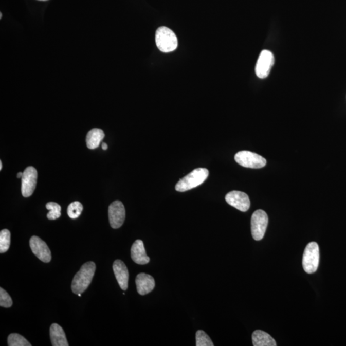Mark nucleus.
<instances>
[{"mask_svg":"<svg viewBox=\"0 0 346 346\" xmlns=\"http://www.w3.org/2000/svg\"><path fill=\"white\" fill-rule=\"evenodd\" d=\"M95 270L96 264L93 262H88L82 265L72 282L71 288L75 295H78L86 290L92 282Z\"/></svg>","mask_w":346,"mask_h":346,"instance_id":"nucleus-1","label":"nucleus"},{"mask_svg":"<svg viewBox=\"0 0 346 346\" xmlns=\"http://www.w3.org/2000/svg\"><path fill=\"white\" fill-rule=\"evenodd\" d=\"M209 175L206 168H197L181 178L176 184L175 189L178 192H186L202 185Z\"/></svg>","mask_w":346,"mask_h":346,"instance_id":"nucleus-2","label":"nucleus"},{"mask_svg":"<svg viewBox=\"0 0 346 346\" xmlns=\"http://www.w3.org/2000/svg\"><path fill=\"white\" fill-rule=\"evenodd\" d=\"M155 42L159 50L163 53L172 52L178 47V39L170 28H158L155 34Z\"/></svg>","mask_w":346,"mask_h":346,"instance_id":"nucleus-3","label":"nucleus"},{"mask_svg":"<svg viewBox=\"0 0 346 346\" xmlns=\"http://www.w3.org/2000/svg\"><path fill=\"white\" fill-rule=\"evenodd\" d=\"M319 263V248L315 242L309 243L304 249L303 257V267L308 274L316 272Z\"/></svg>","mask_w":346,"mask_h":346,"instance_id":"nucleus-4","label":"nucleus"},{"mask_svg":"<svg viewBox=\"0 0 346 346\" xmlns=\"http://www.w3.org/2000/svg\"><path fill=\"white\" fill-rule=\"evenodd\" d=\"M235 160L239 165L244 168L259 169L266 165L267 161L264 157L249 151H241L235 155Z\"/></svg>","mask_w":346,"mask_h":346,"instance_id":"nucleus-5","label":"nucleus"},{"mask_svg":"<svg viewBox=\"0 0 346 346\" xmlns=\"http://www.w3.org/2000/svg\"><path fill=\"white\" fill-rule=\"evenodd\" d=\"M268 225V216L266 212L262 210H257L252 215L251 229L252 236L256 241H260L264 238Z\"/></svg>","mask_w":346,"mask_h":346,"instance_id":"nucleus-6","label":"nucleus"},{"mask_svg":"<svg viewBox=\"0 0 346 346\" xmlns=\"http://www.w3.org/2000/svg\"><path fill=\"white\" fill-rule=\"evenodd\" d=\"M274 62L275 57L272 52L269 50H263L260 54L256 64L257 76L260 79L267 78L274 65Z\"/></svg>","mask_w":346,"mask_h":346,"instance_id":"nucleus-7","label":"nucleus"},{"mask_svg":"<svg viewBox=\"0 0 346 346\" xmlns=\"http://www.w3.org/2000/svg\"><path fill=\"white\" fill-rule=\"evenodd\" d=\"M22 192L25 197L32 196L35 191L38 180V171L30 166L25 169L22 176Z\"/></svg>","mask_w":346,"mask_h":346,"instance_id":"nucleus-8","label":"nucleus"},{"mask_svg":"<svg viewBox=\"0 0 346 346\" xmlns=\"http://www.w3.org/2000/svg\"><path fill=\"white\" fill-rule=\"evenodd\" d=\"M126 212L123 203L115 201L112 203L108 208V217L112 228L117 229L123 225L125 220Z\"/></svg>","mask_w":346,"mask_h":346,"instance_id":"nucleus-9","label":"nucleus"},{"mask_svg":"<svg viewBox=\"0 0 346 346\" xmlns=\"http://www.w3.org/2000/svg\"><path fill=\"white\" fill-rule=\"evenodd\" d=\"M226 202L231 206L241 212H246L250 207V200L248 195L243 192L233 191L229 192L225 197Z\"/></svg>","mask_w":346,"mask_h":346,"instance_id":"nucleus-10","label":"nucleus"},{"mask_svg":"<svg viewBox=\"0 0 346 346\" xmlns=\"http://www.w3.org/2000/svg\"><path fill=\"white\" fill-rule=\"evenodd\" d=\"M30 246L32 253L41 261L48 263L51 261V254L45 242L37 236H33L30 240Z\"/></svg>","mask_w":346,"mask_h":346,"instance_id":"nucleus-11","label":"nucleus"},{"mask_svg":"<svg viewBox=\"0 0 346 346\" xmlns=\"http://www.w3.org/2000/svg\"><path fill=\"white\" fill-rule=\"evenodd\" d=\"M113 270L121 289L126 290L128 288L129 272L126 265L121 260H116L113 264Z\"/></svg>","mask_w":346,"mask_h":346,"instance_id":"nucleus-12","label":"nucleus"},{"mask_svg":"<svg viewBox=\"0 0 346 346\" xmlns=\"http://www.w3.org/2000/svg\"><path fill=\"white\" fill-rule=\"evenodd\" d=\"M135 283L138 293L142 296L152 292L155 286L154 278L145 273H140L138 275L135 279Z\"/></svg>","mask_w":346,"mask_h":346,"instance_id":"nucleus-13","label":"nucleus"},{"mask_svg":"<svg viewBox=\"0 0 346 346\" xmlns=\"http://www.w3.org/2000/svg\"><path fill=\"white\" fill-rule=\"evenodd\" d=\"M131 257L134 262L139 265H145L150 262V258L145 253L144 243L141 240H137L133 244Z\"/></svg>","mask_w":346,"mask_h":346,"instance_id":"nucleus-14","label":"nucleus"},{"mask_svg":"<svg viewBox=\"0 0 346 346\" xmlns=\"http://www.w3.org/2000/svg\"><path fill=\"white\" fill-rule=\"evenodd\" d=\"M50 338L52 345L68 346L69 344L63 329L59 324L54 323L50 327Z\"/></svg>","mask_w":346,"mask_h":346,"instance_id":"nucleus-15","label":"nucleus"},{"mask_svg":"<svg viewBox=\"0 0 346 346\" xmlns=\"http://www.w3.org/2000/svg\"><path fill=\"white\" fill-rule=\"evenodd\" d=\"M254 346H276L277 342L267 333L262 330H256L252 335Z\"/></svg>","mask_w":346,"mask_h":346,"instance_id":"nucleus-16","label":"nucleus"},{"mask_svg":"<svg viewBox=\"0 0 346 346\" xmlns=\"http://www.w3.org/2000/svg\"><path fill=\"white\" fill-rule=\"evenodd\" d=\"M105 137V134L102 130L93 129L88 132L86 137L87 147L88 149L94 150L100 145Z\"/></svg>","mask_w":346,"mask_h":346,"instance_id":"nucleus-17","label":"nucleus"},{"mask_svg":"<svg viewBox=\"0 0 346 346\" xmlns=\"http://www.w3.org/2000/svg\"><path fill=\"white\" fill-rule=\"evenodd\" d=\"M10 245V232L4 229L0 232V253H4L9 250Z\"/></svg>","mask_w":346,"mask_h":346,"instance_id":"nucleus-18","label":"nucleus"},{"mask_svg":"<svg viewBox=\"0 0 346 346\" xmlns=\"http://www.w3.org/2000/svg\"><path fill=\"white\" fill-rule=\"evenodd\" d=\"M47 209L49 210L47 217L49 220H56L61 217V207L58 204L54 202H49L46 205Z\"/></svg>","mask_w":346,"mask_h":346,"instance_id":"nucleus-19","label":"nucleus"},{"mask_svg":"<svg viewBox=\"0 0 346 346\" xmlns=\"http://www.w3.org/2000/svg\"><path fill=\"white\" fill-rule=\"evenodd\" d=\"M8 345L9 346H31L25 337L18 334H11L8 337Z\"/></svg>","mask_w":346,"mask_h":346,"instance_id":"nucleus-20","label":"nucleus"},{"mask_svg":"<svg viewBox=\"0 0 346 346\" xmlns=\"http://www.w3.org/2000/svg\"><path fill=\"white\" fill-rule=\"evenodd\" d=\"M83 210V205L79 202L71 203L67 208V214L72 220L79 217Z\"/></svg>","mask_w":346,"mask_h":346,"instance_id":"nucleus-21","label":"nucleus"},{"mask_svg":"<svg viewBox=\"0 0 346 346\" xmlns=\"http://www.w3.org/2000/svg\"><path fill=\"white\" fill-rule=\"evenodd\" d=\"M197 346H214V344L206 333L203 330H198L196 335Z\"/></svg>","mask_w":346,"mask_h":346,"instance_id":"nucleus-22","label":"nucleus"},{"mask_svg":"<svg viewBox=\"0 0 346 346\" xmlns=\"http://www.w3.org/2000/svg\"><path fill=\"white\" fill-rule=\"evenodd\" d=\"M12 305L11 297L4 288H0V306L4 308H10Z\"/></svg>","mask_w":346,"mask_h":346,"instance_id":"nucleus-23","label":"nucleus"},{"mask_svg":"<svg viewBox=\"0 0 346 346\" xmlns=\"http://www.w3.org/2000/svg\"><path fill=\"white\" fill-rule=\"evenodd\" d=\"M101 148H102L103 150H106L108 149V145L106 144V143L103 142L102 143V144H101Z\"/></svg>","mask_w":346,"mask_h":346,"instance_id":"nucleus-24","label":"nucleus"},{"mask_svg":"<svg viewBox=\"0 0 346 346\" xmlns=\"http://www.w3.org/2000/svg\"><path fill=\"white\" fill-rule=\"evenodd\" d=\"M23 175V173L20 172V173H17V176L18 178H22Z\"/></svg>","mask_w":346,"mask_h":346,"instance_id":"nucleus-25","label":"nucleus"},{"mask_svg":"<svg viewBox=\"0 0 346 346\" xmlns=\"http://www.w3.org/2000/svg\"><path fill=\"white\" fill-rule=\"evenodd\" d=\"M2 170V162L0 161V170Z\"/></svg>","mask_w":346,"mask_h":346,"instance_id":"nucleus-26","label":"nucleus"},{"mask_svg":"<svg viewBox=\"0 0 346 346\" xmlns=\"http://www.w3.org/2000/svg\"><path fill=\"white\" fill-rule=\"evenodd\" d=\"M2 14L1 13V14H0V19H2Z\"/></svg>","mask_w":346,"mask_h":346,"instance_id":"nucleus-27","label":"nucleus"},{"mask_svg":"<svg viewBox=\"0 0 346 346\" xmlns=\"http://www.w3.org/2000/svg\"><path fill=\"white\" fill-rule=\"evenodd\" d=\"M40 1H48V0H40Z\"/></svg>","mask_w":346,"mask_h":346,"instance_id":"nucleus-28","label":"nucleus"},{"mask_svg":"<svg viewBox=\"0 0 346 346\" xmlns=\"http://www.w3.org/2000/svg\"><path fill=\"white\" fill-rule=\"evenodd\" d=\"M78 296H80H80H81V294H79V295H78Z\"/></svg>","mask_w":346,"mask_h":346,"instance_id":"nucleus-29","label":"nucleus"}]
</instances>
